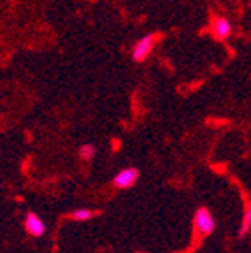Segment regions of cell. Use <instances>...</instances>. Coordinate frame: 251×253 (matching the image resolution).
Here are the masks:
<instances>
[{
  "label": "cell",
  "mask_w": 251,
  "mask_h": 253,
  "mask_svg": "<svg viewBox=\"0 0 251 253\" xmlns=\"http://www.w3.org/2000/svg\"><path fill=\"white\" fill-rule=\"evenodd\" d=\"M216 229V221L208 208H199L193 216V230L197 237H206L212 234Z\"/></svg>",
  "instance_id": "cell-1"
},
{
  "label": "cell",
  "mask_w": 251,
  "mask_h": 253,
  "mask_svg": "<svg viewBox=\"0 0 251 253\" xmlns=\"http://www.w3.org/2000/svg\"><path fill=\"white\" fill-rule=\"evenodd\" d=\"M153 47H155V36H144L142 39H139L137 42H135V46H133L132 58L135 60V62H144V60L151 55Z\"/></svg>",
  "instance_id": "cell-2"
},
{
  "label": "cell",
  "mask_w": 251,
  "mask_h": 253,
  "mask_svg": "<svg viewBox=\"0 0 251 253\" xmlns=\"http://www.w3.org/2000/svg\"><path fill=\"white\" fill-rule=\"evenodd\" d=\"M139 179V170L135 167H126V169L120 170L116 176H114L113 183L114 186H118V188H130L133 186V183Z\"/></svg>",
  "instance_id": "cell-3"
},
{
  "label": "cell",
  "mask_w": 251,
  "mask_h": 253,
  "mask_svg": "<svg viewBox=\"0 0 251 253\" xmlns=\"http://www.w3.org/2000/svg\"><path fill=\"white\" fill-rule=\"evenodd\" d=\"M25 230H27L30 236L41 237L46 232V225H44V221L39 218V214L28 213L27 218H25Z\"/></svg>",
  "instance_id": "cell-4"
},
{
  "label": "cell",
  "mask_w": 251,
  "mask_h": 253,
  "mask_svg": "<svg viewBox=\"0 0 251 253\" xmlns=\"http://www.w3.org/2000/svg\"><path fill=\"white\" fill-rule=\"evenodd\" d=\"M232 34V25L228 20H225V18H218V20L214 21V36L218 37V39H227V37H230Z\"/></svg>",
  "instance_id": "cell-5"
},
{
  "label": "cell",
  "mask_w": 251,
  "mask_h": 253,
  "mask_svg": "<svg viewBox=\"0 0 251 253\" xmlns=\"http://www.w3.org/2000/svg\"><path fill=\"white\" fill-rule=\"evenodd\" d=\"M93 211L90 210H76L72 211L71 214H69V218H72V220H78V221H86L90 220V218H93Z\"/></svg>",
  "instance_id": "cell-6"
},
{
  "label": "cell",
  "mask_w": 251,
  "mask_h": 253,
  "mask_svg": "<svg viewBox=\"0 0 251 253\" xmlns=\"http://www.w3.org/2000/svg\"><path fill=\"white\" fill-rule=\"evenodd\" d=\"M251 229V204L246 208L244 211V216H243V223H241V230H239V236H244L248 234V230Z\"/></svg>",
  "instance_id": "cell-7"
},
{
  "label": "cell",
  "mask_w": 251,
  "mask_h": 253,
  "mask_svg": "<svg viewBox=\"0 0 251 253\" xmlns=\"http://www.w3.org/2000/svg\"><path fill=\"white\" fill-rule=\"evenodd\" d=\"M93 155H95L93 144H83V146L79 148V157H81L83 160H90V158H93Z\"/></svg>",
  "instance_id": "cell-8"
}]
</instances>
